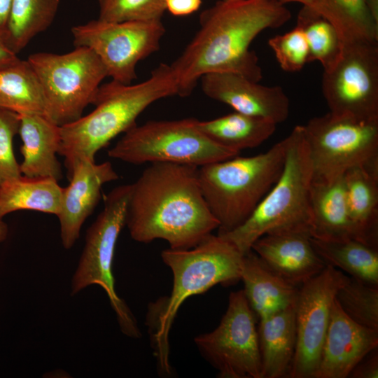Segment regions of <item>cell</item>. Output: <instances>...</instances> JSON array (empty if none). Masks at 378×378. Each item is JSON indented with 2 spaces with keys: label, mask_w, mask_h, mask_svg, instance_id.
Segmentation results:
<instances>
[{
  "label": "cell",
  "mask_w": 378,
  "mask_h": 378,
  "mask_svg": "<svg viewBox=\"0 0 378 378\" xmlns=\"http://www.w3.org/2000/svg\"><path fill=\"white\" fill-rule=\"evenodd\" d=\"M290 11L274 0H220L200 16V29L170 64L177 95L186 97L208 73L230 72L259 82L262 69L249 49L262 31L287 22Z\"/></svg>",
  "instance_id": "cell-1"
},
{
  "label": "cell",
  "mask_w": 378,
  "mask_h": 378,
  "mask_svg": "<svg viewBox=\"0 0 378 378\" xmlns=\"http://www.w3.org/2000/svg\"><path fill=\"white\" fill-rule=\"evenodd\" d=\"M198 172L193 165L153 162L130 184L125 225L134 241L160 239L170 248L188 249L218 228Z\"/></svg>",
  "instance_id": "cell-2"
},
{
  "label": "cell",
  "mask_w": 378,
  "mask_h": 378,
  "mask_svg": "<svg viewBox=\"0 0 378 378\" xmlns=\"http://www.w3.org/2000/svg\"><path fill=\"white\" fill-rule=\"evenodd\" d=\"M177 82L170 64H160L139 83L125 85L111 80L101 85L85 116L60 127L59 154L64 158L68 176L81 160H94L96 153L136 125L139 115L153 102L177 95Z\"/></svg>",
  "instance_id": "cell-3"
},
{
  "label": "cell",
  "mask_w": 378,
  "mask_h": 378,
  "mask_svg": "<svg viewBox=\"0 0 378 378\" xmlns=\"http://www.w3.org/2000/svg\"><path fill=\"white\" fill-rule=\"evenodd\" d=\"M243 256L230 242L212 233L191 248L162 251V260L173 274V288L170 295L150 304L147 318L162 372H170L168 337L181 305L187 298L216 284L237 283Z\"/></svg>",
  "instance_id": "cell-4"
},
{
  "label": "cell",
  "mask_w": 378,
  "mask_h": 378,
  "mask_svg": "<svg viewBox=\"0 0 378 378\" xmlns=\"http://www.w3.org/2000/svg\"><path fill=\"white\" fill-rule=\"evenodd\" d=\"M286 139L285 161L277 181L241 225L218 233L243 255L265 234L300 232L311 236L313 169L303 126L296 125Z\"/></svg>",
  "instance_id": "cell-5"
},
{
  "label": "cell",
  "mask_w": 378,
  "mask_h": 378,
  "mask_svg": "<svg viewBox=\"0 0 378 378\" xmlns=\"http://www.w3.org/2000/svg\"><path fill=\"white\" fill-rule=\"evenodd\" d=\"M286 150L285 138L265 153L199 167L200 188L218 223V234L234 230L250 216L279 177Z\"/></svg>",
  "instance_id": "cell-6"
},
{
  "label": "cell",
  "mask_w": 378,
  "mask_h": 378,
  "mask_svg": "<svg viewBox=\"0 0 378 378\" xmlns=\"http://www.w3.org/2000/svg\"><path fill=\"white\" fill-rule=\"evenodd\" d=\"M197 120H150L136 124L108 151L110 158L125 162H169L201 167L239 155L204 135Z\"/></svg>",
  "instance_id": "cell-7"
},
{
  "label": "cell",
  "mask_w": 378,
  "mask_h": 378,
  "mask_svg": "<svg viewBox=\"0 0 378 378\" xmlns=\"http://www.w3.org/2000/svg\"><path fill=\"white\" fill-rule=\"evenodd\" d=\"M130 184L114 188L105 197L102 211L86 231L85 245L71 281L74 295L92 285L106 292L121 332L132 338L141 332L125 302L117 294L113 261L119 234L125 225Z\"/></svg>",
  "instance_id": "cell-8"
},
{
  "label": "cell",
  "mask_w": 378,
  "mask_h": 378,
  "mask_svg": "<svg viewBox=\"0 0 378 378\" xmlns=\"http://www.w3.org/2000/svg\"><path fill=\"white\" fill-rule=\"evenodd\" d=\"M42 88L44 115L62 127L80 118L107 77L106 70L90 48L76 46L69 52H35L27 59Z\"/></svg>",
  "instance_id": "cell-9"
},
{
  "label": "cell",
  "mask_w": 378,
  "mask_h": 378,
  "mask_svg": "<svg viewBox=\"0 0 378 378\" xmlns=\"http://www.w3.org/2000/svg\"><path fill=\"white\" fill-rule=\"evenodd\" d=\"M302 126L313 181H332L356 166L378 167V118L329 112Z\"/></svg>",
  "instance_id": "cell-10"
},
{
  "label": "cell",
  "mask_w": 378,
  "mask_h": 378,
  "mask_svg": "<svg viewBox=\"0 0 378 378\" xmlns=\"http://www.w3.org/2000/svg\"><path fill=\"white\" fill-rule=\"evenodd\" d=\"M75 47L92 50L104 64L107 76L130 85L137 77L139 62L160 49L165 34L161 20L108 22L99 19L73 27Z\"/></svg>",
  "instance_id": "cell-11"
},
{
  "label": "cell",
  "mask_w": 378,
  "mask_h": 378,
  "mask_svg": "<svg viewBox=\"0 0 378 378\" xmlns=\"http://www.w3.org/2000/svg\"><path fill=\"white\" fill-rule=\"evenodd\" d=\"M256 319L243 290L232 292L218 327L195 338L200 354L219 377L261 378Z\"/></svg>",
  "instance_id": "cell-12"
},
{
  "label": "cell",
  "mask_w": 378,
  "mask_h": 378,
  "mask_svg": "<svg viewBox=\"0 0 378 378\" xmlns=\"http://www.w3.org/2000/svg\"><path fill=\"white\" fill-rule=\"evenodd\" d=\"M322 91L330 112L378 118V42L344 45L338 62L323 72Z\"/></svg>",
  "instance_id": "cell-13"
},
{
  "label": "cell",
  "mask_w": 378,
  "mask_h": 378,
  "mask_svg": "<svg viewBox=\"0 0 378 378\" xmlns=\"http://www.w3.org/2000/svg\"><path fill=\"white\" fill-rule=\"evenodd\" d=\"M341 270L326 265L298 287L295 304L296 348L288 377L313 378L318 365L332 302L349 279Z\"/></svg>",
  "instance_id": "cell-14"
},
{
  "label": "cell",
  "mask_w": 378,
  "mask_h": 378,
  "mask_svg": "<svg viewBox=\"0 0 378 378\" xmlns=\"http://www.w3.org/2000/svg\"><path fill=\"white\" fill-rule=\"evenodd\" d=\"M204 93L231 106L236 112L278 124L289 114V99L280 86H265L239 74L212 72L200 79Z\"/></svg>",
  "instance_id": "cell-15"
},
{
  "label": "cell",
  "mask_w": 378,
  "mask_h": 378,
  "mask_svg": "<svg viewBox=\"0 0 378 378\" xmlns=\"http://www.w3.org/2000/svg\"><path fill=\"white\" fill-rule=\"evenodd\" d=\"M69 184L62 188L58 214L62 246L71 248L77 241L80 229L100 200L106 183L117 180L118 175L109 162L100 164L81 160L68 176Z\"/></svg>",
  "instance_id": "cell-16"
},
{
  "label": "cell",
  "mask_w": 378,
  "mask_h": 378,
  "mask_svg": "<svg viewBox=\"0 0 378 378\" xmlns=\"http://www.w3.org/2000/svg\"><path fill=\"white\" fill-rule=\"evenodd\" d=\"M378 346V330L349 318L334 300L317 369L313 378H346Z\"/></svg>",
  "instance_id": "cell-17"
},
{
  "label": "cell",
  "mask_w": 378,
  "mask_h": 378,
  "mask_svg": "<svg viewBox=\"0 0 378 378\" xmlns=\"http://www.w3.org/2000/svg\"><path fill=\"white\" fill-rule=\"evenodd\" d=\"M310 238L309 234L300 232L265 234L253 243L251 250L271 270L300 286L326 267Z\"/></svg>",
  "instance_id": "cell-18"
},
{
  "label": "cell",
  "mask_w": 378,
  "mask_h": 378,
  "mask_svg": "<svg viewBox=\"0 0 378 378\" xmlns=\"http://www.w3.org/2000/svg\"><path fill=\"white\" fill-rule=\"evenodd\" d=\"M20 115V134L22 144L20 164L23 176L49 178L57 181L62 177L61 164L57 155L61 144L60 127L42 114Z\"/></svg>",
  "instance_id": "cell-19"
},
{
  "label": "cell",
  "mask_w": 378,
  "mask_h": 378,
  "mask_svg": "<svg viewBox=\"0 0 378 378\" xmlns=\"http://www.w3.org/2000/svg\"><path fill=\"white\" fill-rule=\"evenodd\" d=\"M240 280L257 319L284 309L296 300L299 286L271 270L252 250L243 256Z\"/></svg>",
  "instance_id": "cell-20"
},
{
  "label": "cell",
  "mask_w": 378,
  "mask_h": 378,
  "mask_svg": "<svg viewBox=\"0 0 378 378\" xmlns=\"http://www.w3.org/2000/svg\"><path fill=\"white\" fill-rule=\"evenodd\" d=\"M295 304L258 319L261 378L288 377L297 340Z\"/></svg>",
  "instance_id": "cell-21"
},
{
  "label": "cell",
  "mask_w": 378,
  "mask_h": 378,
  "mask_svg": "<svg viewBox=\"0 0 378 378\" xmlns=\"http://www.w3.org/2000/svg\"><path fill=\"white\" fill-rule=\"evenodd\" d=\"M310 208L312 237L325 241H360L349 217L343 175L332 181H312Z\"/></svg>",
  "instance_id": "cell-22"
},
{
  "label": "cell",
  "mask_w": 378,
  "mask_h": 378,
  "mask_svg": "<svg viewBox=\"0 0 378 378\" xmlns=\"http://www.w3.org/2000/svg\"><path fill=\"white\" fill-rule=\"evenodd\" d=\"M343 179L349 217L359 239L377 247L378 167H351Z\"/></svg>",
  "instance_id": "cell-23"
},
{
  "label": "cell",
  "mask_w": 378,
  "mask_h": 378,
  "mask_svg": "<svg viewBox=\"0 0 378 378\" xmlns=\"http://www.w3.org/2000/svg\"><path fill=\"white\" fill-rule=\"evenodd\" d=\"M62 187L49 178L20 176L0 185V219L19 210H32L57 216Z\"/></svg>",
  "instance_id": "cell-24"
},
{
  "label": "cell",
  "mask_w": 378,
  "mask_h": 378,
  "mask_svg": "<svg viewBox=\"0 0 378 378\" xmlns=\"http://www.w3.org/2000/svg\"><path fill=\"white\" fill-rule=\"evenodd\" d=\"M199 130L215 143L239 152L269 139L276 124L266 119L234 111L209 120H198Z\"/></svg>",
  "instance_id": "cell-25"
},
{
  "label": "cell",
  "mask_w": 378,
  "mask_h": 378,
  "mask_svg": "<svg viewBox=\"0 0 378 378\" xmlns=\"http://www.w3.org/2000/svg\"><path fill=\"white\" fill-rule=\"evenodd\" d=\"M312 244L326 265L351 277L378 286V250L356 239L325 241L311 237Z\"/></svg>",
  "instance_id": "cell-26"
},
{
  "label": "cell",
  "mask_w": 378,
  "mask_h": 378,
  "mask_svg": "<svg viewBox=\"0 0 378 378\" xmlns=\"http://www.w3.org/2000/svg\"><path fill=\"white\" fill-rule=\"evenodd\" d=\"M0 108L22 114L45 113L41 85L27 60L0 67Z\"/></svg>",
  "instance_id": "cell-27"
},
{
  "label": "cell",
  "mask_w": 378,
  "mask_h": 378,
  "mask_svg": "<svg viewBox=\"0 0 378 378\" xmlns=\"http://www.w3.org/2000/svg\"><path fill=\"white\" fill-rule=\"evenodd\" d=\"M312 10L334 26L343 46L358 41L378 42V20L367 0H319Z\"/></svg>",
  "instance_id": "cell-28"
},
{
  "label": "cell",
  "mask_w": 378,
  "mask_h": 378,
  "mask_svg": "<svg viewBox=\"0 0 378 378\" xmlns=\"http://www.w3.org/2000/svg\"><path fill=\"white\" fill-rule=\"evenodd\" d=\"M59 0H13L4 39L17 54L46 31L57 15Z\"/></svg>",
  "instance_id": "cell-29"
},
{
  "label": "cell",
  "mask_w": 378,
  "mask_h": 378,
  "mask_svg": "<svg viewBox=\"0 0 378 378\" xmlns=\"http://www.w3.org/2000/svg\"><path fill=\"white\" fill-rule=\"evenodd\" d=\"M297 24L302 29L309 48V62L318 61L324 71L330 70L340 59L343 44L334 26L312 9L302 7Z\"/></svg>",
  "instance_id": "cell-30"
},
{
  "label": "cell",
  "mask_w": 378,
  "mask_h": 378,
  "mask_svg": "<svg viewBox=\"0 0 378 378\" xmlns=\"http://www.w3.org/2000/svg\"><path fill=\"white\" fill-rule=\"evenodd\" d=\"M335 300L352 321L378 330V286L350 276L338 290Z\"/></svg>",
  "instance_id": "cell-31"
},
{
  "label": "cell",
  "mask_w": 378,
  "mask_h": 378,
  "mask_svg": "<svg viewBox=\"0 0 378 378\" xmlns=\"http://www.w3.org/2000/svg\"><path fill=\"white\" fill-rule=\"evenodd\" d=\"M98 19L108 22L161 20L165 0H98Z\"/></svg>",
  "instance_id": "cell-32"
},
{
  "label": "cell",
  "mask_w": 378,
  "mask_h": 378,
  "mask_svg": "<svg viewBox=\"0 0 378 378\" xmlns=\"http://www.w3.org/2000/svg\"><path fill=\"white\" fill-rule=\"evenodd\" d=\"M281 68L286 71H300L309 62V48L304 33L299 25L290 31L268 41Z\"/></svg>",
  "instance_id": "cell-33"
},
{
  "label": "cell",
  "mask_w": 378,
  "mask_h": 378,
  "mask_svg": "<svg viewBox=\"0 0 378 378\" xmlns=\"http://www.w3.org/2000/svg\"><path fill=\"white\" fill-rule=\"evenodd\" d=\"M20 121L19 114L0 108V185L22 175L13 150Z\"/></svg>",
  "instance_id": "cell-34"
},
{
  "label": "cell",
  "mask_w": 378,
  "mask_h": 378,
  "mask_svg": "<svg viewBox=\"0 0 378 378\" xmlns=\"http://www.w3.org/2000/svg\"><path fill=\"white\" fill-rule=\"evenodd\" d=\"M348 377L377 378L378 351L377 348L370 351L351 370Z\"/></svg>",
  "instance_id": "cell-35"
},
{
  "label": "cell",
  "mask_w": 378,
  "mask_h": 378,
  "mask_svg": "<svg viewBox=\"0 0 378 378\" xmlns=\"http://www.w3.org/2000/svg\"><path fill=\"white\" fill-rule=\"evenodd\" d=\"M202 0H165L166 10L178 17L189 15L196 12Z\"/></svg>",
  "instance_id": "cell-36"
},
{
  "label": "cell",
  "mask_w": 378,
  "mask_h": 378,
  "mask_svg": "<svg viewBox=\"0 0 378 378\" xmlns=\"http://www.w3.org/2000/svg\"><path fill=\"white\" fill-rule=\"evenodd\" d=\"M20 59L15 53L6 43L4 39L0 36V67L13 63Z\"/></svg>",
  "instance_id": "cell-37"
},
{
  "label": "cell",
  "mask_w": 378,
  "mask_h": 378,
  "mask_svg": "<svg viewBox=\"0 0 378 378\" xmlns=\"http://www.w3.org/2000/svg\"><path fill=\"white\" fill-rule=\"evenodd\" d=\"M13 0H0V36L4 38Z\"/></svg>",
  "instance_id": "cell-38"
},
{
  "label": "cell",
  "mask_w": 378,
  "mask_h": 378,
  "mask_svg": "<svg viewBox=\"0 0 378 378\" xmlns=\"http://www.w3.org/2000/svg\"><path fill=\"white\" fill-rule=\"evenodd\" d=\"M283 5L287 3L296 2L303 5L304 7L314 9L319 0H274Z\"/></svg>",
  "instance_id": "cell-39"
},
{
  "label": "cell",
  "mask_w": 378,
  "mask_h": 378,
  "mask_svg": "<svg viewBox=\"0 0 378 378\" xmlns=\"http://www.w3.org/2000/svg\"><path fill=\"white\" fill-rule=\"evenodd\" d=\"M8 235V227L7 224L0 219V243L4 241Z\"/></svg>",
  "instance_id": "cell-40"
},
{
  "label": "cell",
  "mask_w": 378,
  "mask_h": 378,
  "mask_svg": "<svg viewBox=\"0 0 378 378\" xmlns=\"http://www.w3.org/2000/svg\"><path fill=\"white\" fill-rule=\"evenodd\" d=\"M369 8L376 20H378V0H367Z\"/></svg>",
  "instance_id": "cell-41"
},
{
  "label": "cell",
  "mask_w": 378,
  "mask_h": 378,
  "mask_svg": "<svg viewBox=\"0 0 378 378\" xmlns=\"http://www.w3.org/2000/svg\"><path fill=\"white\" fill-rule=\"evenodd\" d=\"M223 1H232V0H223Z\"/></svg>",
  "instance_id": "cell-42"
}]
</instances>
